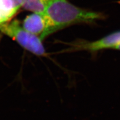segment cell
<instances>
[{
	"mask_svg": "<svg viewBox=\"0 0 120 120\" xmlns=\"http://www.w3.org/2000/svg\"><path fill=\"white\" fill-rule=\"evenodd\" d=\"M45 13L54 32L71 25L94 23L105 18L103 13L81 8L68 0H50Z\"/></svg>",
	"mask_w": 120,
	"mask_h": 120,
	"instance_id": "6da1fadb",
	"label": "cell"
},
{
	"mask_svg": "<svg viewBox=\"0 0 120 120\" xmlns=\"http://www.w3.org/2000/svg\"><path fill=\"white\" fill-rule=\"evenodd\" d=\"M0 32L16 42L22 48L38 57L49 58L40 37L31 34L15 19L0 26Z\"/></svg>",
	"mask_w": 120,
	"mask_h": 120,
	"instance_id": "7a4b0ae2",
	"label": "cell"
},
{
	"mask_svg": "<svg viewBox=\"0 0 120 120\" xmlns=\"http://www.w3.org/2000/svg\"><path fill=\"white\" fill-rule=\"evenodd\" d=\"M120 43V31L113 32L95 41H76L67 43L69 47L61 52H72L78 51H88L94 53L105 49H114Z\"/></svg>",
	"mask_w": 120,
	"mask_h": 120,
	"instance_id": "3957f363",
	"label": "cell"
},
{
	"mask_svg": "<svg viewBox=\"0 0 120 120\" xmlns=\"http://www.w3.org/2000/svg\"><path fill=\"white\" fill-rule=\"evenodd\" d=\"M22 26L31 34L40 37L42 40L54 33L53 28L45 13H33L27 16Z\"/></svg>",
	"mask_w": 120,
	"mask_h": 120,
	"instance_id": "277c9868",
	"label": "cell"
},
{
	"mask_svg": "<svg viewBox=\"0 0 120 120\" xmlns=\"http://www.w3.org/2000/svg\"><path fill=\"white\" fill-rule=\"evenodd\" d=\"M22 7V0H0V26L8 23Z\"/></svg>",
	"mask_w": 120,
	"mask_h": 120,
	"instance_id": "5b68a950",
	"label": "cell"
},
{
	"mask_svg": "<svg viewBox=\"0 0 120 120\" xmlns=\"http://www.w3.org/2000/svg\"><path fill=\"white\" fill-rule=\"evenodd\" d=\"M50 0H22V8L33 13H45Z\"/></svg>",
	"mask_w": 120,
	"mask_h": 120,
	"instance_id": "8992f818",
	"label": "cell"
},
{
	"mask_svg": "<svg viewBox=\"0 0 120 120\" xmlns=\"http://www.w3.org/2000/svg\"><path fill=\"white\" fill-rule=\"evenodd\" d=\"M114 49H117V50H120V43L119 44H118L117 46L114 48Z\"/></svg>",
	"mask_w": 120,
	"mask_h": 120,
	"instance_id": "52a82bcc",
	"label": "cell"
}]
</instances>
